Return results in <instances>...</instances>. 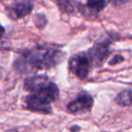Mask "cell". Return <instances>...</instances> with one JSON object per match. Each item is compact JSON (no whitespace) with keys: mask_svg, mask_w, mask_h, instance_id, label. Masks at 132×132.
<instances>
[{"mask_svg":"<svg viewBox=\"0 0 132 132\" xmlns=\"http://www.w3.org/2000/svg\"><path fill=\"white\" fill-rule=\"evenodd\" d=\"M2 73H3V72H2V71L0 70V78H1V76H2Z\"/></svg>","mask_w":132,"mask_h":132,"instance_id":"2e32d148","label":"cell"},{"mask_svg":"<svg viewBox=\"0 0 132 132\" xmlns=\"http://www.w3.org/2000/svg\"><path fill=\"white\" fill-rule=\"evenodd\" d=\"M59 97V89L55 83L50 81L37 92L30 94L26 99V106L33 111L51 113V103Z\"/></svg>","mask_w":132,"mask_h":132,"instance_id":"7a4b0ae2","label":"cell"},{"mask_svg":"<svg viewBox=\"0 0 132 132\" xmlns=\"http://www.w3.org/2000/svg\"><path fill=\"white\" fill-rule=\"evenodd\" d=\"M107 5V0H88L86 7L92 13H99L105 8Z\"/></svg>","mask_w":132,"mask_h":132,"instance_id":"30bf717a","label":"cell"},{"mask_svg":"<svg viewBox=\"0 0 132 132\" xmlns=\"http://www.w3.org/2000/svg\"><path fill=\"white\" fill-rule=\"evenodd\" d=\"M59 9L65 14H72L75 9V0H52Z\"/></svg>","mask_w":132,"mask_h":132,"instance_id":"ba28073f","label":"cell"},{"mask_svg":"<svg viewBox=\"0 0 132 132\" xmlns=\"http://www.w3.org/2000/svg\"><path fill=\"white\" fill-rule=\"evenodd\" d=\"M33 9L34 4L31 0H17L10 6V13L16 19L28 15Z\"/></svg>","mask_w":132,"mask_h":132,"instance_id":"8992f818","label":"cell"},{"mask_svg":"<svg viewBox=\"0 0 132 132\" xmlns=\"http://www.w3.org/2000/svg\"><path fill=\"white\" fill-rule=\"evenodd\" d=\"M4 34H5V28L3 27V26H1V24H0V39H1L3 37Z\"/></svg>","mask_w":132,"mask_h":132,"instance_id":"5bb4252c","label":"cell"},{"mask_svg":"<svg viewBox=\"0 0 132 132\" xmlns=\"http://www.w3.org/2000/svg\"><path fill=\"white\" fill-rule=\"evenodd\" d=\"M50 81L48 80V78L44 75L32 76V77L26 79V81H24V89L28 92L34 93L44 86H45Z\"/></svg>","mask_w":132,"mask_h":132,"instance_id":"52a82bcc","label":"cell"},{"mask_svg":"<svg viewBox=\"0 0 132 132\" xmlns=\"http://www.w3.org/2000/svg\"><path fill=\"white\" fill-rule=\"evenodd\" d=\"M123 60H124V58H123L121 55H116V56H114L113 59L110 62V65H115V64L121 62Z\"/></svg>","mask_w":132,"mask_h":132,"instance_id":"7c38bea8","label":"cell"},{"mask_svg":"<svg viewBox=\"0 0 132 132\" xmlns=\"http://www.w3.org/2000/svg\"><path fill=\"white\" fill-rule=\"evenodd\" d=\"M35 24H36V26L38 28H41V29H42L43 27H44V26H45L46 23H47L46 17L44 16V15H42V14L37 15L36 16H35Z\"/></svg>","mask_w":132,"mask_h":132,"instance_id":"8fae6325","label":"cell"},{"mask_svg":"<svg viewBox=\"0 0 132 132\" xmlns=\"http://www.w3.org/2000/svg\"><path fill=\"white\" fill-rule=\"evenodd\" d=\"M110 41H103V42L96 43L88 51L87 54L90 57L92 63L95 65H101L110 55Z\"/></svg>","mask_w":132,"mask_h":132,"instance_id":"277c9868","label":"cell"},{"mask_svg":"<svg viewBox=\"0 0 132 132\" xmlns=\"http://www.w3.org/2000/svg\"><path fill=\"white\" fill-rule=\"evenodd\" d=\"M92 61L87 53H78L70 59L69 69L79 79L84 80L90 72Z\"/></svg>","mask_w":132,"mask_h":132,"instance_id":"3957f363","label":"cell"},{"mask_svg":"<svg viewBox=\"0 0 132 132\" xmlns=\"http://www.w3.org/2000/svg\"><path fill=\"white\" fill-rule=\"evenodd\" d=\"M93 105V99L87 92H81L75 100L70 102L67 106L69 111L77 113L81 111H89L92 110Z\"/></svg>","mask_w":132,"mask_h":132,"instance_id":"5b68a950","label":"cell"},{"mask_svg":"<svg viewBox=\"0 0 132 132\" xmlns=\"http://www.w3.org/2000/svg\"><path fill=\"white\" fill-rule=\"evenodd\" d=\"M128 1H130V0H110L111 4L115 6H121L126 3H128Z\"/></svg>","mask_w":132,"mask_h":132,"instance_id":"4fadbf2b","label":"cell"},{"mask_svg":"<svg viewBox=\"0 0 132 132\" xmlns=\"http://www.w3.org/2000/svg\"><path fill=\"white\" fill-rule=\"evenodd\" d=\"M78 130H80V128H79V127H77V126H74V127H72V128H71V131H72V132L78 131Z\"/></svg>","mask_w":132,"mask_h":132,"instance_id":"9a60e30c","label":"cell"},{"mask_svg":"<svg viewBox=\"0 0 132 132\" xmlns=\"http://www.w3.org/2000/svg\"><path fill=\"white\" fill-rule=\"evenodd\" d=\"M65 58V53L57 49L37 48L24 54L15 62V67L22 72L51 69Z\"/></svg>","mask_w":132,"mask_h":132,"instance_id":"6da1fadb","label":"cell"},{"mask_svg":"<svg viewBox=\"0 0 132 132\" xmlns=\"http://www.w3.org/2000/svg\"><path fill=\"white\" fill-rule=\"evenodd\" d=\"M116 102L120 106H130L132 105V89H128L118 94Z\"/></svg>","mask_w":132,"mask_h":132,"instance_id":"9c48e42d","label":"cell"}]
</instances>
